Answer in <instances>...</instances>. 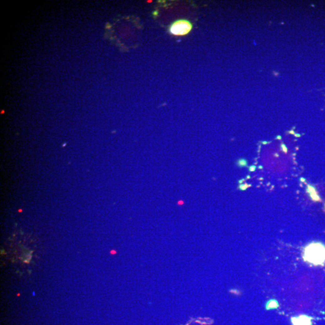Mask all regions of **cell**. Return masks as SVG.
<instances>
[{
	"label": "cell",
	"mask_w": 325,
	"mask_h": 325,
	"mask_svg": "<svg viewBox=\"0 0 325 325\" xmlns=\"http://www.w3.org/2000/svg\"><path fill=\"white\" fill-rule=\"evenodd\" d=\"M192 28V24L184 19H181L174 22L170 28V33L176 36H184L189 33Z\"/></svg>",
	"instance_id": "2"
},
{
	"label": "cell",
	"mask_w": 325,
	"mask_h": 325,
	"mask_svg": "<svg viewBox=\"0 0 325 325\" xmlns=\"http://www.w3.org/2000/svg\"><path fill=\"white\" fill-rule=\"evenodd\" d=\"M308 192L309 194L310 197L311 198V199L313 200H314V201H320L321 200V199L319 197V196L318 195L317 191L314 187H313L311 185H308Z\"/></svg>",
	"instance_id": "4"
},
{
	"label": "cell",
	"mask_w": 325,
	"mask_h": 325,
	"mask_svg": "<svg viewBox=\"0 0 325 325\" xmlns=\"http://www.w3.org/2000/svg\"><path fill=\"white\" fill-rule=\"evenodd\" d=\"M279 305L278 302L275 299H270L267 301L266 305V308L267 310L269 309H273L278 308L279 307Z\"/></svg>",
	"instance_id": "5"
},
{
	"label": "cell",
	"mask_w": 325,
	"mask_h": 325,
	"mask_svg": "<svg viewBox=\"0 0 325 325\" xmlns=\"http://www.w3.org/2000/svg\"><path fill=\"white\" fill-rule=\"evenodd\" d=\"M303 258L304 261L314 265H323L325 262V246L321 243L313 242L307 245Z\"/></svg>",
	"instance_id": "1"
},
{
	"label": "cell",
	"mask_w": 325,
	"mask_h": 325,
	"mask_svg": "<svg viewBox=\"0 0 325 325\" xmlns=\"http://www.w3.org/2000/svg\"><path fill=\"white\" fill-rule=\"evenodd\" d=\"M312 318L307 315H300L298 317H292L293 325H312Z\"/></svg>",
	"instance_id": "3"
}]
</instances>
